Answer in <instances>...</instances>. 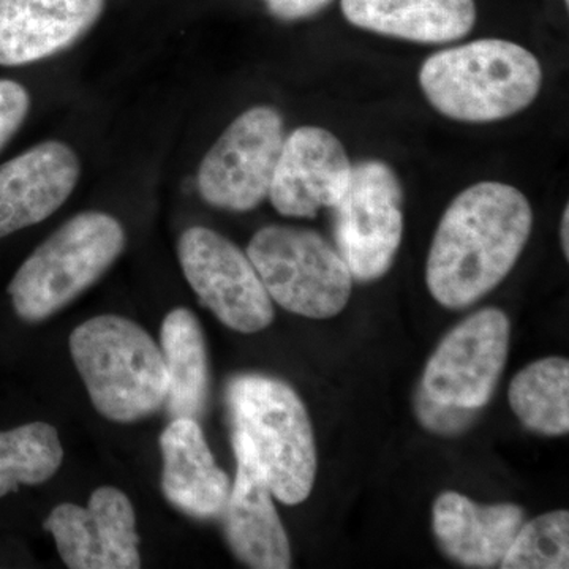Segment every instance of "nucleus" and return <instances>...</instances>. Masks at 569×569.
Here are the masks:
<instances>
[{
  "instance_id": "obj_1",
  "label": "nucleus",
  "mask_w": 569,
  "mask_h": 569,
  "mask_svg": "<svg viewBox=\"0 0 569 569\" xmlns=\"http://www.w3.org/2000/svg\"><path fill=\"white\" fill-rule=\"evenodd\" d=\"M533 227L526 194L501 182H478L448 206L430 246L426 280L447 309L490 293L518 263Z\"/></svg>"
},
{
  "instance_id": "obj_2",
  "label": "nucleus",
  "mask_w": 569,
  "mask_h": 569,
  "mask_svg": "<svg viewBox=\"0 0 569 569\" xmlns=\"http://www.w3.org/2000/svg\"><path fill=\"white\" fill-rule=\"evenodd\" d=\"M538 59L512 41L482 39L436 52L419 84L430 104L460 122L501 121L529 108L541 89Z\"/></svg>"
},
{
  "instance_id": "obj_3",
  "label": "nucleus",
  "mask_w": 569,
  "mask_h": 569,
  "mask_svg": "<svg viewBox=\"0 0 569 569\" xmlns=\"http://www.w3.org/2000/svg\"><path fill=\"white\" fill-rule=\"evenodd\" d=\"M70 353L93 407L114 422L156 413L168 396L162 350L132 320L100 316L78 326Z\"/></svg>"
},
{
  "instance_id": "obj_4",
  "label": "nucleus",
  "mask_w": 569,
  "mask_h": 569,
  "mask_svg": "<svg viewBox=\"0 0 569 569\" xmlns=\"http://www.w3.org/2000/svg\"><path fill=\"white\" fill-rule=\"evenodd\" d=\"M234 430L244 433L271 489L284 505H299L317 478L312 422L293 389L277 378L239 376L227 389Z\"/></svg>"
},
{
  "instance_id": "obj_5",
  "label": "nucleus",
  "mask_w": 569,
  "mask_h": 569,
  "mask_svg": "<svg viewBox=\"0 0 569 569\" xmlns=\"http://www.w3.org/2000/svg\"><path fill=\"white\" fill-rule=\"evenodd\" d=\"M123 246L126 234L114 217L78 213L18 269L9 284L14 312L28 323L47 320L96 283Z\"/></svg>"
},
{
  "instance_id": "obj_6",
  "label": "nucleus",
  "mask_w": 569,
  "mask_h": 569,
  "mask_svg": "<svg viewBox=\"0 0 569 569\" xmlns=\"http://www.w3.org/2000/svg\"><path fill=\"white\" fill-rule=\"evenodd\" d=\"M266 291L288 312L313 320L339 316L350 301L353 276L335 247L306 228H261L247 247Z\"/></svg>"
},
{
  "instance_id": "obj_7",
  "label": "nucleus",
  "mask_w": 569,
  "mask_h": 569,
  "mask_svg": "<svg viewBox=\"0 0 569 569\" xmlns=\"http://www.w3.org/2000/svg\"><path fill=\"white\" fill-rule=\"evenodd\" d=\"M402 186L389 164H353L350 189L335 208L337 246L353 279L372 282L395 263L402 242Z\"/></svg>"
},
{
  "instance_id": "obj_8",
  "label": "nucleus",
  "mask_w": 569,
  "mask_h": 569,
  "mask_svg": "<svg viewBox=\"0 0 569 569\" xmlns=\"http://www.w3.org/2000/svg\"><path fill=\"white\" fill-rule=\"evenodd\" d=\"M183 276L201 305L233 331L254 335L274 320L271 296L238 246L204 227L183 231L178 246Z\"/></svg>"
},
{
  "instance_id": "obj_9",
  "label": "nucleus",
  "mask_w": 569,
  "mask_h": 569,
  "mask_svg": "<svg viewBox=\"0 0 569 569\" xmlns=\"http://www.w3.org/2000/svg\"><path fill=\"white\" fill-rule=\"evenodd\" d=\"M283 141L282 118L274 108L242 112L200 164L201 197L227 211H252L269 194Z\"/></svg>"
},
{
  "instance_id": "obj_10",
  "label": "nucleus",
  "mask_w": 569,
  "mask_h": 569,
  "mask_svg": "<svg viewBox=\"0 0 569 569\" xmlns=\"http://www.w3.org/2000/svg\"><path fill=\"white\" fill-rule=\"evenodd\" d=\"M511 323L503 310L471 313L445 336L422 373L421 389L445 406L479 410L507 365Z\"/></svg>"
},
{
  "instance_id": "obj_11",
  "label": "nucleus",
  "mask_w": 569,
  "mask_h": 569,
  "mask_svg": "<svg viewBox=\"0 0 569 569\" xmlns=\"http://www.w3.org/2000/svg\"><path fill=\"white\" fill-rule=\"evenodd\" d=\"M43 529L50 531L59 556L71 569L141 567L137 518L129 497L119 489H97L86 508L59 505Z\"/></svg>"
},
{
  "instance_id": "obj_12",
  "label": "nucleus",
  "mask_w": 569,
  "mask_h": 569,
  "mask_svg": "<svg viewBox=\"0 0 569 569\" xmlns=\"http://www.w3.org/2000/svg\"><path fill=\"white\" fill-rule=\"evenodd\" d=\"M351 176L339 138L321 127H299L284 138L268 197L282 216L316 217L343 200Z\"/></svg>"
},
{
  "instance_id": "obj_13",
  "label": "nucleus",
  "mask_w": 569,
  "mask_h": 569,
  "mask_svg": "<svg viewBox=\"0 0 569 569\" xmlns=\"http://www.w3.org/2000/svg\"><path fill=\"white\" fill-rule=\"evenodd\" d=\"M233 447L238 473L222 512L228 545L247 567L290 568V541L252 443L244 433L234 430Z\"/></svg>"
},
{
  "instance_id": "obj_14",
  "label": "nucleus",
  "mask_w": 569,
  "mask_h": 569,
  "mask_svg": "<svg viewBox=\"0 0 569 569\" xmlns=\"http://www.w3.org/2000/svg\"><path fill=\"white\" fill-rule=\"evenodd\" d=\"M80 178L69 146L47 141L0 167V239L43 222L58 211Z\"/></svg>"
},
{
  "instance_id": "obj_15",
  "label": "nucleus",
  "mask_w": 569,
  "mask_h": 569,
  "mask_svg": "<svg viewBox=\"0 0 569 569\" xmlns=\"http://www.w3.org/2000/svg\"><path fill=\"white\" fill-rule=\"evenodd\" d=\"M104 0H0V66L50 58L84 36Z\"/></svg>"
},
{
  "instance_id": "obj_16",
  "label": "nucleus",
  "mask_w": 569,
  "mask_h": 569,
  "mask_svg": "<svg viewBox=\"0 0 569 569\" xmlns=\"http://www.w3.org/2000/svg\"><path fill=\"white\" fill-rule=\"evenodd\" d=\"M515 503L478 505L459 492L438 496L432 526L438 545L449 559L467 568L498 567L523 523Z\"/></svg>"
},
{
  "instance_id": "obj_17",
  "label": "nucleus",
  "mask_w": 569,
  "mask_h": 569,
  "mask_svg": "<svg viewBox=\"0 0 569 569\" xmlns=\"http://www.w3.org/2000/svg\"><path fill=\"white\" fill-rule=\"evenodd\" d=\"M163 456L164 497L194 519L222 516L230 479L217 466L197 419H173L160 436Z\"/></svg>"
},
{
  "instance_id": "obj_18",
  "label": "nucleus",
  "mask_w": 569,
  "mask_h": 569,
  "mask_svg": "<svg viewBox=\"0 0 569 569\" xmlns=\"http://www.w3.org/2000/svg\"><path fill=\"white\" fill-rule=\"evenodd\" d=\"M356 28L417 43L463 39L477 21L475 0H342Z\"/></svg>"
},
{
  "instance_id": "obj_19",
  "label": "nucleus",
  "mask_w": 569,
  "mask_h": 569,
  "mask_svg": "<svg viewBox=\"0 0 569 569\" xmlns=\"http://www.w3.org/2000/svg\"><path fill=\"white\" fill-rule=\"evenodd\" d=\"M160 342L168 373L164 403L170 417L198 419L208 399V353L200 321L190 310L174 309L163 320Z\"/></svg>"
},
{
  "instance_id": "obj_20",
  "label": "nucleus",
  "mask_w": 569,
  "mask_h": 569,
  "mask_svg": "<svg viewBox=\"0 0 569 569\" xmlns=\"http://www.w3.org/2000/svg\"><path fill=\"white\" fill-rule=\"evenodd\" d=\"M509 406L527 429L541 436L569 430V362L552 356L520 370L508 391Z\"/></svg>"
},
{
  "instance_id": "obj_21",
  "label": "nucleus",
  "mask_w": 569,
  "mask_h": 569,
  "mask_svg": "<svg viewBox=\"0 0 569 569\" xmlns=\"http://www.w3.org/2000/svg\"><path fill=\"white\" fill-rule=\"evenodd\" d=\"M58 430L47 422H31L0 432V498L20 486H36L54 477L62 466Z\"/></svg>"
},
{
  "instance_id": "obj_22",
  "label": "nucleus",
  "mask_w": 569,
  "mask_h": 569,
  "mask_svg": "<svg viewBox=\"0 0 569 569\" xmlns=\"http://www.w3.org/2000/svg\"><path fill=\"white\" fill-rule=\"evenodd\" d=\"M503 569L569 568V515L552 511L522 523L507 556Z\"/></svg>"
},
{
  "instance_id": "obj_23",
  "label": "nucleus",
  "mask_w": 569,
  "mask_h": 569,
  "mask_svg": "<svg viewBox=\"0 0 569 569\" xmlns=\"http://www.w3.org/2000/svg\"><path fill=\"white\" fill-rule=\"evenodd\" d=\"M415 408H417V415L422 426L430 432L440 433V436H455V433L462 432L473 421L475 411H477L445 406V403L430 399L421 388L417 392Z\"/></svg>"
},
{
  "instance_id": "obj_24",
  "label": "nucleus",
  "mask_w": 569,
  "mask_h": 569,
  "mask_svg": "<svg viewBox=\"0 0 569 569\" xmlns=\"http://www.w3.org/2000/svg\"><path fill=\"white\" fill-rule=\"evenodd\" d=\"M28 111V91L18 82L0 80V149L18 132Z\"/></svg>"
},
{
  "instance_id": "obj_25",
  "label": "nucleus",
  "mask_w": 569,
  "mask_h": 569,
  "mask_svg": "<svg viewBox=\"0 0 569 569\" xmlns=\"http://www.w3.org/2000/svg\"><path fill=\"white\" fill-rule=\"evenodd\" d=\"M276 18L283 21L302 20L326 9L332 0H264Z\"/></svg>"
},
{
  "instance_id": "obj_26",
  "label": "nucleus",
  "mask_w": 569,
  "mask_h": 569,
  "mask_svg": "<svg viewBox=\"0 0 569 569\" xmlns=\"http://www.w3.org/2000/svg\"><path fill=\"white\" fill-rule=\"evenodd\" d=\"M568 228H569V208H565L563 217H561L560 239H561V249H563L565 257H567V258L569 254Z\"/></svg>"
},
{
  "instance_id": "obj_27",
  "label": "nucleus",
  "mask_w": 569,
  "mask_h": 569,
  "mask_svg": "<svg viewBox=\"0 0 569 569\" xmlns=\"http://www.w3.org/2000/svg\"><path fill=\"white\" fill-rule=\"evenodd\" d=\"M565 2H567V3H568V0H565Z\"/></svg>"
}]
</instances>
